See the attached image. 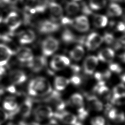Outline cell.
<instances>
[{
	"label": "cell",
	"mask_w": 125,
	"mask_h": 125,
	"mask_svg": "<svg viewBox=\"0 0 125 125\" xmlns=\"http://www.w3.org/2000/svg\"><path fill=\"white\" fill-rule=\"evenodd\" d=\"M28 92L32 96L42 97L48 95L52 91L49 82L42 77L32 79L28 85Z\"/></svg>",
	"instance_id": "1"
},
{
	"label": "cell",
	"mask_w": 125,
	"mask_h": 125,
	"mask_svg": "<svg viewBox=\"0 0 125 125\" xmlns=\"http://www.w3.org/2000/svg\"><path fill=\"white\" fill-rule=\"evenodd\" d=\"M33 115L37 121L42 122L51 118L54 115V112L52 108L49 105L40 104L34 109Z\"/></svg>",
	"instance_id": "2"
},
{
	"label": "cell",
	"mask_w": 125,
	"mask_h": 125,
	"mask_svg": "<svg viewBox=\"0 0 125 125\" xmlns=\"http://www.w3.org/2000/svg\"><path fill=\"white\" fill-rule=\"evenodd\" d=\"M58 41L54 37H48L42 42V50L45 57L49 56L53 54L58 48Z\"/></svg>",
	"instance_id": "3"
},
{
	"label": "cell",
	"mask_w": 125,
	"mask_h": 125,
	"mask_svg": "<svg viewBox=\"0 0 125 125\" xmlns=\"http://www.w3.org/2000/svg\"><path fill=\"white\" fill-rule=\"evenodd\" d=\"M53 116L62 123L68 125H77L79 122L75 115L67 111H56L54 113Z\"/></svg>",
	"instance_id": "4"
},
{
	"label": "cell",
	"mask_w": 125,
	"mask_h": 125,
	"mask_svg": "<svg viewBox=\"0 0 125 125\" xmlns=\"http://www.w3.org/2000/svg\"><path fill=\"white\" fill-rule=\"evenodd\" d=\"M103 41V37L98 33L93 32L88 36L85 44L88 50H94L100 46Z\"/></svg>",
	"instance_id": "5"
},
{
	"label": "cell",
	"mask_w": 125,
	"mask_h": 125,
	"mask_svg": "<svg viewBox=\"0 0 125 125\" xmlns=\"http://www.w3.org/2000/svg\"><path fill=\"white\" fill-rule=\"evenodd\" d=\"M5 23L11 31H14L18 29L21 23L19 15L15 12H11L6 16Z\"/></svg>",
	"instance_id": "6"
},
{
	"label": "cell",
	"mask_w": 125,
	"mask_h": 125,
	"mask_svg": "<svg viewBox=\"0 0 125 125\" xmlns=\"http://www.w3.org/2000/svg\"><path fill=\"white\" fill-rule=\"evenodd\" d=\"M98 59L95 56H89L84 60L83 64V70L85 73L91 75L94 72L98 63Z\"/></svg>",
	"instance_id": "7"
},
{
	"label": "cell",
	"mask_w": 125,
	"mask_h": 125,
	"mask_svg": "<svg viewBox=\"0 0 125 125\" xmlns=\"http://www.w3.org/2000/svg\"><path fill=\"white\" fill-rule=\"evenodd\" d=\"M32 101L29 98H27L19 105L17 113H18L23 118H28L32 112Z\"/></svg>",
	"instance_id": "8"
},
{
	"label": "cell",
	"mask_w": 125,
	"mask_h": 125,
	"mask_svg": "<svg viewBox=\"0 0 125 125\" xmlns=\"http://www.w3.org/2000/svg\"><path fill=\"white\" fill-rule=\"evenodd\" d=\"M17 59L22 62H29L34 58L32 50L28 47H22L19 48L16 52Z\"/></svg>",
	"instance_id": "9"
},
{
	"label": "cell",
	"mask_w": 125,
	"mask_h": 125,
	"mask_svg": "<svg viewBox=\"0 0 125 125\" xmlns=\"http://www.w3.org/2000/svg\"><path fill=\"white\" fill-rule=\"evenodd\" d=\"M74 28L80 32H84L88 30L89 23L87 18L85 16H80L73 20L72 25Z\"/></svg>",
	"instance_id": "10"
},
{
	"label": "cell",
	"mask_w": 125,
	"mask_h": 125,
	"mask_svg": "<svg viewBox=\"0 0 125 125\" xmlns=\"http://www.w3.org/2000/svg\"><path fill=\"white\" fill-rule=\"evenodd\" d=\"M30 69L34 72L41 71L46 64V59L44 56L34 57L32 61L28 63Z\"/></svg>",
	"instance_id": "11"
},
{
	"label": "cell",
	"mask_w": 125,
	"mask_h": 125,
	"mask_svg": "<svg viewBox=\"0 0 125 125\" xmlns=\"http://www.w3.org/2000/svg\"><path fill=\"white\" fill-rule=\"evenodd\" d=\"M9 78L12 83L14 84H21L26 81L27 76L23 71L15 69L10 72Z\"/></svg>",
	"instance_id": "12"
},
{
	"label": "cell",
	"mask_w": 125,
	"mask_h": 125,
	"mask_svg": "<svg viewBox=\"0 0 125 125\" xmlns=\"http://www.w3.org/2000/svg\"><path fill=\"white\" fill-rule=\"evenodd\" d=\"M59 27V25L55 22L45 20L40 23L39 30L42 33L47 34L57 31Z\"/></svg>",
	"instance_id": "13"
},
{
	"label": "cell",
	"mask_w": 125,
	"mask_h": 125,
	"mask_svg": "<svg viewBox=\"0 0 125 125\" xmlns=\"http://www.w3.org/2000/svg\"><path fill=\"white\" fill-rule=\"evenodd\" d=\"M13 51L5 44L0 43V66H4L13 55Z\"/></svg>",
	"instance_id": "14"
},
{
	"label": "cell",
	"mask_w": 125,
	"mask_h": 125,
	"mask_svg": "<svg viewBox=\"0 0 125 125\" xmlns=\"http://www.w3.org/2000/svg\"><path fill=\"white\" fill-rule=\"evenodd\" d=\"M3 108L7 112L11 113L9 116H13L17 113L19 104L14 98L9 97L6 98L2 103Z\"/></svg>",
	"instance_id": "15"
},
{
	"label": "cell",
	"mask_w": 125,
	"mask_h": 125,
	"mask_svg": "<svg viewBox=\"0 0 125 125\" xmlns=\"http://www.w3.org/2000/svg\"><path fill=\"white\" fill-rule=\"evenodd\" d=\"M36 38L35 32L31 29L21 31L18 36L19 42L21 44H27L32 43Z\"/></svg>",
	"instance_id": "16"
},
{
	"label": "cell",
	"mask_w": 125,
	"mask_h": 125,
	"mask_svg": "<svg viewBox=\"0 0 125 125\" xmlns=\"http://www.w3.org/2000/svg\"><path fill=\"white\" fill-rule=\"evenodd\" d=\"M49 8L50 16L53 21H57L62 18V8L61 6L55 2L49 3Z\"/></svg>",
	"instance_id": "17"
},
{
	"label": "cell",
	"mask_w": 125,
	"mask_h": 125,
	"mask_svg": "<svg viewBox=\"0 0 125 125\" xmlns=\"http://www.w3.org/2000/svg\"><path fill=\"white\" fill-rule=\"evenodd\" d=\"M87 101L89 109L95 111H101L103 109L102 102L95 96L90 95L87 97Z\"/></svg>",
	"instance_id": "18"
},
{
	"label": "cell",
	"mask_w": 125,
	"mask_h": 125,
	"mask_svg": "<svg viewBox=\"0 0 125 125\" xmlns=\"http://www.w3.org/2000/svg\"><path fill=\"white\" fill-rule=\"evenodd\" d=\"M115 56V53L113 49L109 48H105L99 52L98 55V59L103 62H109L112 61Z\"/></svg>",
	"instance_id": "19"
},
{
	"label": "cell",
	"mask_w": 125,
	"mask_h": 125,
	"mask_svg": "<svg viewBox=\"0 0 125 125\" xmlns=\"http://www.w3.org/2000/svg\"><path fill=\"white\" fill-rule=\"evenodd\" d=\"M69 104L72 107L76 108L77 110L84 107L83 98L79 93L73 94L69 99Z\"/></svg>",
	"instance_id": "20"
},
{
	"label": "cell",
	"mask_w": 125,
	"mask_h": 125,
	"mask_svg": "<svg viewBox=\"0 0 125 125\" xmlns=\"http://www.w3.org/2000/svg\"><path fill=\"white\" fill-rule=\"evenodd\" d=\"M104 81H99L97 85L95 87V91L104 99L107 100L110 97V92L108 88L105 85Z\"/></svg>",
	"instance_id": "21"
},
{
	"label": "cell",
	"mask_w": 125,
	"mask_h": 125,
	"mask_svg": "<svg viewBox=\"0 0 125 125\" xmlns=\"http://www.w3.org/2000/svg\"><path fill=\"white\" fill-rule=\"evenodd\" d=\"M62 55H57L53 57L50 62V66L53 69L59 71L63 69L66 66L62 60Z\"/></svg>",
	"instance_id": "22"
},
{
	"label": "cell",
	"mask_w": 125,
	"mask_h": 125,
	"mask_svg": "<svg viewBox=\"0 0 125 125\" xmlns=\"http://www.w3.org/2000/svg\"><path fill=\"white\" fill-rule=\"evenodd\" d=\"M84 54V48L81 45L75 46L69 52V55L71 58L76 61H80L83 56Z\"/></svg>",
	"instance_id": "23"
},
{
	"label": "cell",
	"mask_w": 125,
	"mask_h": 125,
	"mask_svg": "<svg viewBox=\"0 0 125 125\" xmlns=\"http://www.w3.org/2000/svg\"><path fill=\"white\" fill-rule=\"evenodd\" d=\"M70 83L69 80L62 76H57L54 80V86L57 91H62Z\"/></svg>",
	"instance_id": "24"
},
{
	"label": "cell",
	"mask_w": 125,
	"mask_h": 125,
	"mask_svg": "<svg viewBox=\"0 0 125 125\" xmlns=\"http://www.w3.org/2000/svg\"><path fill=\"white\" fill-rule=\"evenodd\" d=\"M122 13V9L118 4L112 3H111L107 9V15L110 17L119 16Z\"/></svg>",
	"instance_id": "25"
},
{
	"label": "cell",
	"mask_w": 125,
	"mask_h": 125,
	"mask_svg": "<svg viewBox=\"0 0 125 125\" xmlns=\"http://www.w3.org/2000/svg\"><path fill=\"white\" fill-rule=\"evenodd\" d=\"M80 10V5L75 1H69L66 3L65 11L69 15L76 14Z\"/></svg>",
	"instance_id": "26"
},
{
	"label": "cell",
	"mask_w": 125,
	"mask_h": 125,
	"mask_svg": "<svg viewBox=\"0 0 125 125\" xmlns=\"http://www.w3.org/2000/svg\"><path fill=\"white\" fill-rule=\"evenodd\" d=\"M77 37L69 29H65L62 34V40L65 43H70L76 41Z\"/></svg>",
	"instance_id": "27"
},
{
	"label": "cell",
	"mask_w": 125,
	"mask_h": 125,
	"mask_svg": "<svg viewBox=\"0 0 125 125\" xmlns=\"http://www.w3.org/2000/svg\"><path fill=\"white\" fill-rule=\"evenodd\" d=\"M108 20L106 16L100 14L95 15L93 18V23L97 27L101 28L105 26L107 23Z\"/></svg>",
	"instance_id": "28"
},
{
	"label": "cell",
	"mask_w": 125,
	"mask_h": 125,
	"mask_svg": "<svg viewBox=\"0 0 125 125\" xmlns=\"http://www.w3.org/2000/svg\"><path fill=\"white\" fill-rule=\"evenodd\" d=\"M106 0H89L90 8L95 10L103 8L106 4Z\"/></svg>",
	"instance_id": "29"
},
{
	"label": "cell",
	"mask_w": 125,
	"mask_h": 125,
	"mask_svg": "<svg viewBox=\"0 0 125 125\" xmlns=\"http://www.w3.org/2000/svg\"><path fill=\"white\" fill-rule=\"evenodd\" d=\"M125 95V85L119 83L116 85L113 89V96H119Z\"/></svg>",
	"instance_id": "30"
},
{
	"label": "cell",
	"mask_w": 125,
	"mask_h": 125,
	"mask_svg": "<svg viewBox=\"0 0 125 125\" xmlns=\"http://www.w3.org/2000/svg\"><path fill=\"white\" fill-rule=\"evenodd\" d=\"M112 104L120 105L125 104V95L119 96H112L111 99Z\"/></svg>",
	"instance_id": "31"
},
{
	"label": "cell",
	"mask_w": 125,
	"mask_h": 125,
	"mask_svg": "<svg viewBox=\"0 0 125 125\" xmlns=\"http://www.w3.org/2000/svg\"><path fill=\"white\" fill-rule=\"evenodd\" d=\"M105 121L102 116H96L91 120V125H105Z\"/></svg>",
	"instance_id": "32"
},
{
	"label": "cell",
	"mask_w": 125,
	"mask_h": 125,
	"mask_svg": "<svg viewBox=\"0 0 125 125\" xmlns=\"http://www.w3.org/2000/svg\"><path fill=\"white\" fill-rule=\"evenodd\" d=\"M114 47L115 49L123 48L125 49V36L121 37L114 44Z\"/></svg>",
	"instance_id": "33"
},
{
	"label": "cell",
	"mask_w": 125,
	"mask_h": 125,
	"mask_svg": "<svg viewBox=\"0 0 125 125\" xmlns=\"http://www.w3.org/2000/svg\"><path fill=\"white\" fill-rule=\"evenodd\" d=\"M6 112L3 108L0 107V125H2L10 117L9 113Z\"/></svg>",
	"instance_id": "34"
},
{
	"label": "cell",
	"mask_w": 125,
	"mask_h": 125,
	"mask_svg": "<svg viewBox=\"0 0 125 125\" xmlns=\"http://www.w3.org/2000/svg\"><path fill=\"white\" fill-rule=\"evenodd\" d=\"M103 38L104 41V42L108 44L112 43L114 40L113 35L109 33H105Z\"/></svg>",
	"instance_id": "35"
},
{
	"label": "cell",
	"mask_w": 125,
	"mask_h": 125,
	"mask_svg": "<svg viewBox=\"0 0 125 125\" xmlns=\"http://www.w3.org/2000/svg\"><path fill=\"white\" fill-rule=\"evenodd\" d=\"M125 120V115L123 111H120L118 112L116 116L113 121L117 123H120L124 122Z\"/></svg>",
	"instance_id": "36"
},
{
	"label": "cell",
	"mask_w": 125,
	"mask_h": 125,
	"mask_svg": "<svg viewBox=\"0 0 125 125\" xmlns=\"http://www.w3.org/2000/svg\"><path fill=\"white\" fill-rule=\"evenodd\" d=\"M109 68L110 71L117 73H120L122 70V68L121 66L119 64L116 63L110 64L109 66Z\"/></svg>",
	"instance_id": "37"
},
{
	"label": "cell",
	"mask_w": 125,
	"mask_h": 125,
	"mask_svg": "<svg viewBox=\"0 0 125 125\" xmlns=\"http://www.w3.org/2000/svg\"><path fill=\"white\" fill-rule=\"evenodd\" d=\"M70 83H72L74 85H78L81 83V79L78 76H73L69 79Z\"/></svg>",
	"instance_id": "38"
},
{
	"label": "cell",
	"mask_w": 125,
	"mask_h": 125,
	"mask_svg": "<svg viewBox=\"0 0 125 125\" xmlns=\"http://www.w3.org/2000/svg\"><path fill=\"white\" fill-rule=\"evenodd\" d=\"M36 0H23V2L27 9H30L33 7V6L35 3Z\"/></svg>",
	"instance_id": "39"
},
{
	"label": "cell",
	"mask_w": 125,
	"mask_h": 125,
	"mask_svg": "<svg viewBox=\"0 0 125 125\" xmlns=\"http://www.w3.org/2000/svg\"><path fill=\"white\" fill-rule=\"evenodd\" d=\"M61 21L62 24L63 25H72L73 22V20L70 19L67 17H62L61 19Z\"/></svg>",
	"instance_id": "40"
},
{
	"label": "cell",
	"mask_w": 125,
	"mask_h": 125,
	"mask_svg": "<svg viewBox=\"0 0 125 125\" xmlns=\"http://www.w3.org/2000/svg\"><path fill=\"white\" fill-rule=\"evenodd\" d=\"M117 30H118L119 31H121L124 32L125 30V25L124 22H123V21L119 22L117 25Z\"/></svg>",
	"instance_id": "41"
},
{
	"label": "cell",
	"mask_w": 125,
	"mask_h": 125,
	"mask_svg": "<svg viewBox=\"0 0 125 125\" xmlns=\"http://www.w3.org/2000/svg\"><path fill=\"white\" fill-rule=\"evenodd\" d=\"M82 11L84 14H86V15H88V14H90V13H91V11L85 5H84L83 6V8H82Z\"/></svg>",
	"instance_id": "42"
},
{
	"label": "cell",
	"mask_w": 125,
	"mask_h": 125,
	"mask_svg": "<svg viewBox=\"0 0 125 125\" xmlns=\"http://www.w3.org/2000/svg\"><path fill=\"white\" fill-rule=\"evenodd\" d=\"M94 77L96 78V79L99 81H103V75H102V73L101 72H96L95 73V75H94Z\"/></svg>",
	"instance_id": "43"
},
{
	"label": "cell",
	"mask_w": 125,
	"mask_h": 125,
	"mask_svg": "<svg viewBox=\"0 0 125 125\" xmlns=\"http://www.w3.org/2000/svg\"><path fill=\"white\" fill-rule=\"evenodd\" d=\"M45 125H60L55 119H51L47 124Z\"/></svg>",
	"instance_id": "44"
},
{
	"label": "cell",
	"mask_w": 125,
	"mask_h": 125,
	"mask_svg": "<svg viewBox=\"0 0 125 125\" xmlns=\"http://www.w3.org/2000/svg\"><path fill=\"white\" fill-rule=\"evenodd\" d=\"M5 73V69L4 66H0V79H1Z\"/></svg>",
	"instance_id": "45"
},
{
	"label": "cell",
	"mask_w": 125,
	"mask_h": 125,
	"mask_svg": "<svg viewBox=\"0 0 125 125\" xmlns=\"http://www.w3.org/2000/svg\"><path fill=\"white\" fill-rule=\"evenodd\" d=\"M71 68L74 72H78L79 71L80 68L79 66L77 65H72L71 66Z\"/></svg>",
	"instance_id": "46"
},
{
	"label": "cell",
	"mask_w": 125,
	"mask_h": 125,
	"mask_svg": "<svg viewBox=\"0 0 125 125\" xmlns=\"http://www.w3.org/2000/svg\"><path fill=\"white\" fill-rule=\"evenodd\" d=\"M119 58L122 62L125 63V52H124L122 54H120L119 56Z\"/></svg>",
	"instance_id": "47"
},
{
	"label": "cell",
	"mask_w": 125,
	"mask_h": 125,
	"mask_svg": "<svg viewBox=\"0 0 125 125\" xmlns=\"http://www.w3.org/2000/svg\"><path fill=\"white\" fill-rule=\"evenodd\" d=\"M3 0L4 2L7 3H9V4H15L18 1V0Z\"/></svg>",
	"instance_id": "48"
},
{
	"label": "cell",
	"mask_w": 125,
	"mask_h": 125,
	"mask_svg": "<svg viewBox=\"0 0 125 125\" xmlns=\"http://www.w3.org/2000/svg\"><path fill=\"white\" fill-rule=\"evenodd\" d=\"M121 80H122V81L123 82H124V83H125V74L121 76Z\"/></svg>",
	"instance_id": "49"
},
{
	"label": "cell",
	"mask_w": 125,
	"mask_h": 125,
	"mask_svg": "<svg viewBox=\"0 0 125 125\" xmlns=\"http://www.w3.org/2000/svg\"><path fill=\"white\" fill-rule=\"evenodd\" d=\"M2 21V15L1 12L0 11V23Z\"/></svg>",
	"instance_id": "50"
},
{
	"label": "cell",
	"mask_w": 125,
	"mask_h": 125,
	"mask_svg": "<svg viewBox=\"0 0 125 125\" xmlns=\"http://www.w3.org/2000/svg\"><path fill=\"white\" fill-rule=\"evenodd\" d=\"M7 125H19V124H16L13 123H9Z\"/></svg>",
	"instance_id": "51"
},
{
	"label": "cell",
	"mask_w": 125,
	"mask_h": 125,
	"mask_svg": "<svg viewBox=\"0 0 125 125\" xmlns=\"http://www.w3.org/2000/svg\"><path fill=\"white\" fill-rule=\"evenodd\" d=\"M124 23H125V21L124 22ZM124 33H125V31H124Z\"/></svg>",
	"instance_id": "52"
},
{
	"label": "cell",
	"mask_w": 125,
	"mask_h": 125,
	"mask_svg": "<svg viewBox=\"0 0 125 125\" xmlns=\"http://www.w3.org/2000/svg\"><path fill=\"white\" fill-rule=\"evenodd\" d=\"M34 125H39L38 124H35Z\"/></svg>",
	"instance_id": "53"
},
{
	"label": "cell",
	"mask_w": 125,
	"mask_h": 125,
	"mask_svg": "<svg viewBox=\"0 0 125 125\" xmlns=\"http://www.w3.org/2000/svg\"><path fill=\"white\" fill-rule=\"evenodd\" d=\"M76 0V1H78V0Z\"/></svg>",
	"instance_id": "54"
},
{
	"label": "cell",
	"mask_w": 125,
	"mask_h": 125,
	"mask_svg": "<svg viewBox=\"0 0 125 125\" xmlns=\"http://www.w3.org/2000/svg\"><path fill=\"white\" fill-rule=\"evenodd\" d=\"M0 37H1V36H0Z\"/></svg>",
	"instance_id": "55"
}]
</instances>
